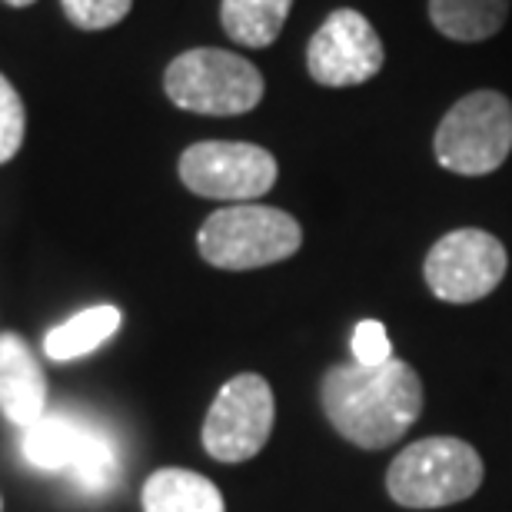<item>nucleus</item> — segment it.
<instances>
[{
  "instance_id": "obj_1",
  "label": "nucleus",
  "mask_w": 512,
  "mask_h": 512,
  "mask_svg": "<svg viewBox=\"0 0 512 512\" xmlns=\"http://www.w3.org/2000/svg\"><path fill=\"white\" fill-rule=\"evenodd\" d=\"M320 399L336 433L363 449L393 446L423 413V383L403 360L340 363L323 376Z\"/></svg>"
},
{
  "instance_id": "obj_2",
  "label": "nucleus",
  "mask_w": 512,
  "mask_h": 512,
  "mask_svg": "<svg viewBox=\"0 0 512 512\" xmlns=\"http://www.w3.org/2000/svg\"><path fill=\"white\" fill-rule=\"evenodd\" d=\"M483 486V459L456 436H429L406 446L386 473V489L406 509L463 503Z\"/></svg>"
},
{
  "instance_id": "obj_3",
  "label": "nucleus",
  "mask_w": 512,
  "mask_h": 512,
  "mask_svg": "<svg viewBox=\"0 0 512 512\" xmlns=\"http://www.w3.org/2000/svg\"><path fill=\"white\" fill-rule=\"evenodd\" d=\"M303 230L286 210L260 203H230L210 213L200 227L197 247L210 266L220 270H256L300 250Z\"/></svg>"
},
{
  "instance_id": "obj_4",
  "label": "nucleus",
  "mask_w": 512,
  "mask_h": 512,
  "mask_svg": "<svg viewBox=\"0 0 512 512\" xmlns=\"http://www.w3.org/2000/svg\"><path fill=\"white\" fill-rule=\"evenodd\" d=\"M163 90L173 104L190 114L237 117L263 100V74L240 54L220 47H197L167 67Z\"/></svg>"
},
{
  "instance_id": "obj_5",
  "label": "nucleus",
  "mask_w": 512,
  "mask_h": 512,
  "mask_svg": "<svg viewBox=\"0 0 512 512\" xmlns=\"http://www.w3.org/2000/svg\"><path fill=\"white\" fill-rule=\"evenodd\" d=\"M439 167L459 177H486L512 153V104L499 90H476L449 107L433 140Z\"/></svg>"
},
{
  "instance_id": "obj_6",
  "label": "nucleus",
  "mask_w": 512,
  "mask_h": 512,
  "mask_svg": "<svg viewBox=\"0 0 512 512\" xmlns=\"http://www.w3.org/2000/svg\"><path fill=\"white\" fill-rule=\"evenodd\" d=\"M276 177H280V167L273 153L256 143L203 140L187 147L180 157L183 187L207 200L253 203L273 190Z\"/></svg>"
},
{
  "instance_id": "obj_7",
  "label": "nucleus",
  "mask_w": 512,
  "mask_h": 512,
  "mask_svg": "<svg viewBox=\"0 0 512 512\" xmlns=\"http://www.w3.org/2000/svg\"><path fill=\"white\" fill-rule=\"evenodd\" d=\"M273 389L263 376H233L213 399L203 423V449L220 463H247L273 433Z\"/></svg>"
},
{
  "instance_id": "obj_8",
  "label": "nucleus",
  "mask_w": 512,
  "mask_h": 512,
  "mask_svg": "<svg viewBox=\"0 0 512 512\" xmlns=\"http://www.w3.org/2000/svg\"><path fill=\"white\" fill-rule=\"evenodd\" d=\"M506 247L486 230H453L426 253V286L443 303H476L503 283Z\"/></svg>"
},
{
  "instance_id": "obj_9",
  "label": "nucleus",
  "mask_w": 512,
  "mask_h": 512,
  "mask_svg": "<svg viewBox=\"0 0 512 512\" xmlns=\"http://www.w3.org/2000/svg\"><path fill=\"white\" fill-rule=\"evenodd\" d=\"M383 40L360 10L340 7L306 47V70L323 87H360L383 70Z\"/></svg>"
},
{
  "instance_id": "obj_10",
  "label": "nucleus",
  "mask_w": 512,
  "mask_h": 512,
  "mask_svg": "<svg viewBox=\"0 0 512 512\" xmlns=\"http://www.w3.org/2000/svg\"><path fill=\"white\" fill-rule=\"evenodd\" d=\"M0 413L20 429L47 413V376L17 333H0Z\"/></svg>"
},
{
  "instance_id": "obj_11",
  "label": "nucleus",
  "mask_w": 512,
  "mask_h": 512,
  "mask_svg": "<svg viewBox=\"0 0 512 512\" xmlns=\"http://www.w3.org/2000/svg\"><path fill=\"white\" fill-rule=\"evenodd\" d=\"M143 512H227L223 493L193 469H157L140 493Z\"/></svg>"
},
{
  "instance_id": "obj_12",
  "label": "nucleus",
  "mask_w": 512,
  "mask_h": 512,
  "mask_svg": "<svg viewBox=\"0 0 512 512\" xmlns=\"http://www.w3.org/2000/svg\"><path fill=\"white\" fill-rule=\"evenodd\" d=\"M512 0H429V20L443 37L479 44L506 27Z\"/></svg>"
},
{
  "instance_id": "obj_13",
  "label": "nucleus",
  "mask_w": 512,
  "mask_h": 512,
  "mask_svg": "<svg viewBox=\"0 0 512 512\" xmlns=\"http://www.w3.org/2000/svg\"><path fill=\"white\" fill-rule=\"evenodd\" d=\"M84 419L70 416V413H47L37 419L34 426L24 429V439H20V453L30 466L47 469V473H67L70 463H74L77 449H80V436H84Z\"/></svg>"
},
{
  "instance_id": "obj_14",
  "label": "nucleus",
  "mask_w": 512,
  "mask_h": 512,
  "mask_svg": "<svg viewBox=\"0 0 512 512\" xmlns=\"http://www.w3.org/2000/svg\"><path fill=\"white\" fill-rule=\"evenodd\" d=\"M117 330H120L117 306H110V303L90 306V310H80L77 316H70L67 323H60L47 333L44 353L57 363L77 360V356H87V353H94L97 346H104Z\"/></svg>"
},
{
  "instance_id": "obj_15",
  "label": "nucleus",
  "mask_w": 512,
  "mask_h": 512,
  "mask_svg": "<svg viewBox=\"0 0 512 512\" xmlns=\"http://www.w3.org/2000/svg\"><path fill=\"white\" fill-rule=\"evenodd\" d=\"M293 0H223L220 20L233 44L260 50L283 34Z\"/></svg>"
},
{
  "instance_id": "obj_16",
  "label": "nucleus",
  "mask_w": 512,
  "mask_h": 512,
  "mask_svg": "<svg viewBox=\"0 0 512 512\" xmlns=\"http://www.w3.org/2000/svg\"><path fill=\"white\" fill-rule=\"evenodd\" d=\"M67 476L74 479L77 489H84L90 496L110 493L120 476V453L117 443L110 439L104 429L97 426H84V436H80V449L70 463Z\"/></svg>"
},
{
  "instance_id": "obj_17",
  "label": "nucleus",
  "mask_w": 512,
  "mask_h": 512,
  "mask_svg": "<svg viewBox=\"0 0 512 512\" xmlns=\"http://www.w3.org/2000/svg\"><path fill=\"white\" fill-rule=\"evenodd\" d=\"M24 130H27L24 100H20L14 84L0 74V163L14 160V153L24 143Z\"/></svg>"
},
{
  "instance_id": "obj_18",
  "label": "nucleus",
  "mask_w": 512,
  "mask_h": 512,
  "mask_svg": "<svg viewBox=\"0 0 512 512\" xmlns=\"http://www.w3.org/2000/svg\"><path fill=\"white\" fill-rule=\"evenodd\" d=\"M133 0H64V14L80 30H107L130 14Z\"/></svg>"
},
{
  "instance_id": "obj_19",
  "label": "nucleus",
  "mask_w": 512,
  "mask_h": 512,
  "mask_svg": "<svg viewBox=\"0 0 512 512\" xmlns=\"http://www.w3.org/2000/svg\"><path fill=\"white\" fill-rule=\"evenodd\" d=\"M353 363L360 366H383L393 360V343L386 336V326L380 320H363L353 330Z\"/></svg>"
},
{
  "instance_id": "obj_20",
  "label": "nucleus",
  "mask_w": 512,
  "mask_h": 512,
  "mask_svg": "<svg viewBox=\"0 0 512 512\" xmlns=\"http://www.w3.org/2000/svg\"><path fill=\"white\" fill-rule=\"evenodd\" d=\"M10 7H30V4H37V0H7Z\"/></svg>"
}]
</instances>
